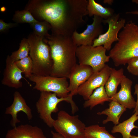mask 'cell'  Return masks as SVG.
<instances>
[{
    "label": "cell",
    "instance_id": "6da1fadb",
    "mask_svg": "<svg viewBox=\"0 0 138 138\" xmlns=\"http://www.w3.org/2000/svg\"><path fill=\"white\" fill-rule=\"evenodd\" d=\"M88 3L86 0H51L46 15L52 34L72 36L86 23L83 17L88 15Z\"/></svg>",
    "mask_w": 138,
    "mask_h": 138
},
{
    "label": "cell",
    "instance_id": "d6a6232c",
    "mask_svg": "<svg viewBox=\"0 0 138 138\" xmlns=\"http://www.w3.org/2000/svg\"><path fill=\"white\" fill-rule=\"evenodd\" d=\"M6 9V7L4 6H2L1 7L0 9V10L1 12H5Z\"/></svg>",
    "mask_w": 138,
    "mask_h": 138
},
{
    "label": "cell",
    "instance_id": "e0dca14e",
    "mask_svg": "<svg viewBox=\"0 0 138 138\" xmlns=\"http://www.w3.org/2000/svg\"><path fill=\"white\" fill-rule=\"evenodd\" d=\"M109 107L101 112L97 113L98 115H106L107 117L102 121L105 124L109 121L112 122L115 125L120 123L119 120L121 115L126 110V108L115 101H112L109 104Z\"/></svg>",
    "mask_w": 138,
    "mask_h": 138
},
{
    "label": "cell",
    "instance_id": "9a60e30c",
    "mask_svg": "<svg viewBox=\"0 0 138 138\" xmlns=\"http://www.w3.org/2000/svg\"><path fill=\"white\" fill-rule=\"evenodd\" d=\"M132 81L125 77L120 84L119 91L110 97L111 100L117 102L126 108H135L136 101L132 95Z\"/></svg>",
    "mask_w": 138,
    "mask_h": 138
},
{
    "label": "cell",
    "instance_id": "277c9868",
    "mask_svg": "<svg viewBox=\"0 0 138 138\" xmlns=\"http://www.w3.org/2000/svg\"><path fill=\"white\" fill-rule=\"evenodd\" d=\"M44 38L34 33L27 39L29 54L33 63V74L41 76H50L53 64L50 48Z\"/></svg>",
    "mask_w": 138,
    "mask_h": 138
},
{
    "label": "cell",
    "instance_id": "d4e9b609",
    "mask_svg": "<svg viewBox=\"0 0 138 138\" xmlns=\"http://www.w3.org/2000/svg\"><path fill=\"white\" fill-rule=\"evenodd\" d=\"M18 68L23 72L26 78H29L33 74V64L30 56L15 62Z\"/></svg>",
    "mask_w": 138,
    "mask_h": 138
},
{
    "label": "cell",
    "instance_id": "e575fe53",
    "mask_svg": "<svg viewBox=\"0 0 138 138\" xmlns=\"http://www.w3.org/2000/svg\"><path fill=\"white\" fill-rule=\"evenodd\" d=\"M137 129H138V126L137 127Z\"/></svg>",
    "mask_w": 138,
    "mask_h": 138
},
{
    "label": "cell",
    "instance_id": "7402d4cb",
    "mask_svg": "<svg viewBox=\"0 0 138 138\" xmlns=\"http://www.w3.org/2000/svg\"><path fill=\"white\" fill-rule=\"evenodd\" d=\"M85 138H116L106 130L105 127L98 124L86 127L85 132Z\"/></svg>",
    "mask_w": 138,
    "mask_h": 138
},
{
    "label": "cell",
    "instance_id": "5bb4252c",
    "mask_svg": "<svg viewBox=\"0 0 138 138\" xmlns=\"http://www.w3.org/2000/svg\"><path fill=\"white\" fill-rule=\"evenodd\" d=\"M14 100L12 104L6 109L5 113L10 115L12 117L10 124L13 128L16 126L17 123L20 121L17 118V114L20 111H22L26 115L28 119L30 120L33 116L31 110L27 105L25 100L18 91H15L14 94Z\"/></svg>",
    "mask_w": 138,
    "mask_h": 138
},
{
    "label": "cell",
    "instance_id": "4dcf8cb0",
    "mask_svg": "<svg viewBox=\"0 0 138 138\" xmlns=\"http://www.w3.org/2000/svg\"><path fill=\"white\" fill-rule=\"evenodd\" d=\"M126 14H131L136 15L138 16V10H136L130 12H128L126 13Z\"/></svg>",
    "mask_w": 138,
    "mask_h": 138
},
{
    "label": "cell",
    "instance_id": "603a6c76",
    "mask_svg": "<svg viewBox=\"0 0 138 138\" xmlns=\"http://www.w3.org/2000/svg\"><path fill=\"white\" fill-rule=\"evenodd\" d=\"M30 46L27 39L24 38L21 40L18 50L13 52L10 56L14 61L21 60L28 56Z\"/></svg>",
    "mask_w": 138,
    "mask_h": 138
},
{
    "label": "cell",
    "instance_id": "d6986e66",
    "mask_svg": "<svg viewBox=\"0 0 138 138\" xmlns=\"http://www.w3.org/2000/svg\"><path fill=\"white\" fill-rule=\"evenodd\" d=\"M138 120V110L129 118L115 125L112 128L111 132L113 133H121L122 138H131V131L135 128L137 129L138 126L134 124L135 122Z\"/></svg>",
    "mask_w": 138,
    "mask_h": 138
},
{
    "label": "cell",
    "instance_id": "ac0fdd59",
    "mask_svg": "<svg viewBox=\"0 0 138 138\" xmlns=\"http://www.w3.org/2000/svg\"><path fill=\"white\" fill-rule=\"evenodd\" d=\"M125 77L123 68L116 70L111 67L110 76L105 85V90L109 97H111L117 93L118 86Z\"/></svg>",
    "mask_w": 138,
    "mask_h": 138
},
{
    "label": "cell",
    "instance_id": "44dd1931",
    "mask_svg": "<svg viewBox=\"0 0 138 138\" xmlns=\"http://www.w3.org/2000/svg\"><path fill=\"white\" fill-rule=\"evenodd\" d=\"M87 8L88 15L90 17L96 16L106 20L114 14V10L112 8L104 7L94 0L88 1Z\"/></svg>",
    "mask_w": 138,
    "mask_h": 138
},
{
    "label": "cell",
    "instance_id": "30bf717a",
    "mask_svg": "<svg viewBox=\"0 0 138 138\" xmlns=\"http://www.w3.org/2000/svg\"><path fill=\"white\" fill-rule=\"evenodd\" d=\"M103 20L99 16H94L92 24L87 25L86 29L83 32L79 33L76 31L73 33L72 38L77 47L92 45L94 41L103 32Z\"/></svg>",
    "mask_w": 138,
    "mask_h": 138
},
{
    "label": "cell",
    "instance_id": "7a4b0ae2",
    "mask_svg": "<svg viewBox=\"0 0 138 138\" xmlns=\"http://www.w3.org/2000/svg\"><path fill=\"white\" fill-rule=\"evenodd\" d=\"M49 46L53 64L51 76L69 78L71 71L77 64V47L72 36L52 34L45 38Z\"/></svg>",
    "mask_w": 138,
    "mask_h": 138
},
{
    "label": "cell",
    "instance_id": "83f0119b",
    "mask_svg": "<svg viewBox=\"0 0 138 138\" xmlns=\"http://www.w3.org/2000/svg\"><path fill=\"white\" fill-rule=\"evenodd\" d=\"M15 25V24L12 23H6L2 20L0 19V32H4Z\"/></svg>",
    "mask_w": 138,
    "mask_h": 138
},
{
    "label": "cell",
    "instance_id": "f1b7e54d",
    "mask_svg": "<svg viewBox=\"0 0 138 138\" xmlns=\"http://www.w3.org/2000/svg\"><path fill=\"white\" fill-rule=\"evenodd\" d=\"M134 88V94L137 95V100L136 101V106L134 108L133 112H134L135 111L138 110V83L135 85Z\"/></svg>",
    "mask_w": 138,
    "mask_h": 138
},
{
    "label": "cell",
    "instance_id": "ba28073f",
    "mask_svg": "<svg viewBox=\"0 0 138 138\" xmlns=\"http://www.w3.org/2000/svg\"><path fill=\"white\" fill-rule=\"evenodd\" d=\"M51 76H38L32 74L29 79L35 85L33 89L41 91L55 93L59 98H70L68 90L69 85L67 79Z\"/></svg>",
    "mask_w": 138,
    "mask_h": 138
},
{
    "label": "cell",
    "instance_id": "9c48e42d",
    "mask_svg": "<svg viewBox=\"0 0 138 138\" xmlns=\"http://www.w3.org/2000/svg\"><path fill=\"white\" fill-rule=\"evenodd\" d=\"M119 14H114L109 18L103 20V23L108 24V29L105 33L99 35L94 41L93 46H102L106 50H111L112 44L118 41V32L124 27L125 23V19H119Z\"/></svg>",
    "mask_w": 138,
    "mask_h": 138
},
{
    "label": "cell",
    "instance_id": "52a82bcc",
    "mask_svg": "<svg viewBox=\"0 0 138 138\" xmlns=\"http://www.w3.org/2000/svg\"><path fill=\"white\" fill-rule=\"evenodd\" d=\"M106 51L102 46L82 45L77 47L76 56L79 64L89 66L96 73L102 70L109 61L110 58L106 55Z\"/></svg>",
    "mask_w": 138,
    "mask_h": 138
},
{
    "label": "cell",
    "instance_id": "cb8c5ba5",
    "mask_svg": "<svg viewBox=\"0 0 138 138\" xmlns=\"http://www.w3.org/2000/svg\"><path fill=\"white\" fill-rule=\"evenodd\" d=\"M30 25L35 34L45 38L50 35L48 33V31L51 29V27L50 24L47 22L38 21Z\"/></svg>",
    "mask_w": 138,
    "mask_h": 138
},
{
    "label": "cell",
    "instance_id": "484cf974",
    "mask_svg": "<svg viewBox=\"0 0 138 138\" xmlns=\"http://www.w3.org/2000/svg\"><path fill=\"white\" fill-rule=\"evenodd\" d=\"M13 20L17 23H26L30 24L38 21L33 16L31 12L26 9L15 12Z\"/></svg>",
    "mask_w": 138,
    "mask_h": 138
},
{
    "label": "cell",
    "instance_id": "7c38bea8",
    "mask_svg": "<svg viewBox=\"0 0 138 138\" xmlns=\"http://www.w3.org/2000/svg\"><path fill=\"white\" fill-rule=\"evenodd\" d=\"M94 73L90 66L77 64L72 69L69 78L68 90L69 97L73 99V96L77 94L79 87L86 81Z\"/></svg>",
    "mask_w": 138,
    "mask_h": 138
},
{
    "label": "cell",
    "instance_id": "ffe728a7",
    "mask_svg": "<svg viewBox=\"0 0 138 138\" xmlns=\"http://www.w3.org/2000/svg\"><path fill=\"white\" fill-rule=\"evenodd\" d=\"M106 92L104 86H101L95 89L89 97L88 99L85 101L83 104L85 108L89 107L92 109L96 106L103 104L106 101H111Z\"/></svg>",
    "mask_w": 138,
    "mask_h": 138
},
{
    "label": "cell",
    "instance_id": "8992f818",
    "mask_svg": "<svg viewBox=\"0 0 138 138\" xmlns=\"http://www.w3.org/2000/svg\"><path fill=\"white\" fill-rule=\"evenodd\" d=\"M78 115L71 116L63 110L58 113L53 127L64 138H85V124Z\"/></svg>",
    "mask_w": 138,
    "mask_h": 138
},
{
    "label": "cell",
    "instance_id": "f546056e",
    "mask_svg": "<svg viewBox=\"0 0 138 138\" xmlns=\"http://www.w3.org/2000/svg\"><path fill=\"white\" fill-rule=\"evenodd\" d=\"M51 133L52 135L51 138H64L61 135L57 132H54L52 131Z\"/></svg>",
    "mask_w": 138,
    "mask_h": 138
},
{
    "label": "cell",
    "instance_id": "8fae6325",
    "mask_svg": "<svg viewBox=\"0 0 138 138\" xmlns=\"http://www.w3.org/2000/svg\"><path fill=\"white\" fill-rule=\"evenodd\" d=\"M111 67L106 65L101 71L94 73L89 78L78 88V94L86 100H88L94 91L102 86H105L109 77Z\"/></svg>",
    "mask_w": 138,
    "mask_h": 138
},
{
    "label": "cell",
    "instance_id": "2e32d148",
    "mask_svg": "<svg viewBox=\"0 0 138 138\" xmlns=\"http://www.w3.org/2000/svg\"><path fill=\"white\" fill-rule=\"evenodd\" d=\"M5 138H47L42 129L37 126L21 124L8 130Z\"/></svg>",
    "mask_w": 138,
    "mask_h": 138
},
{
    "label": "cell",
    "instance_id": "5b68a950",
    "mask_svg": "<svg viewBox=\"0 0 138 138\" xmlns=\"http://www.w3.org/2000/svg\"><path fill=\"white\" fill-rule=\"evenodd\" d=\"M57 97L54 93L41 91L39 99L36 104V109L40 118L49 127H53L55 120L52 118L51 114L58 111L57 105L60 102L65 101L70 103L73 114L78 110L73 99Z\"/></svg>",
    "mask_w": 138,
    "mask_h": 138
},
{
    "label": "cell",
    "instance_id": "1f68e13d",
    "mask_svg": "<svg viewBox=\"0 0 138 138\" xmlns=\"http://www.w3.org/2000/svg\"><path fill=\"white\" fill-rule=\"evenodd\" d=\"M113 2V0H104L103 1L104 3L107 4L111 5H112Z\"/></svg>",
    "mask_w": 138,
    "mask_h": 138
},
{
    "label": "cell",
    "instance_id": "4fadbf2b",
    "mask_svg": "<svg viewBox=\"0 0 138 138\" xmlns=\"http://www.w3.org/2000/svg\"><path fill=\"white\" fill-rule=\"evenodd\" d=\"M22 73L23 72L17 66L15 62L8 55L6 60L2 84L15 89L21 88L22 85L21 80L22 78Z\"/></svg>",
    "mask_w": 138,
    "mask_h": 138
},
{
    "label": "cell",
    "instance_id": "836d02e7",
    "mask_svg": "<svg viewBox=\"0 0 138 138\" xmlns=\"http://www.w3.org/2000/svg\"><path fill=\"white\" fill-rule=\"evenodd\" d=\"M131 138H138V136H136L134 135H132Z\"/></svg>",
    "mask_w": 138,
    "mask_h": 138
},
{
    "label": "cell",
    "instance_id": "4316f807",
    "mask_svg": "<svg viewBox=\"0 0 138 138\" xmlns=\"http://www.w3.org/2000/svg\"><path fill=\"white\" fill-rule=\"evenodd\" d=\"M127 64L128 72L133 75L138 76V57L131 59Z\"/></svg>",
    "mask_w": 138,
    "mask_h": 138
},
{
    "label": "cell",
    "instance_id": "3957f363",
    "mask_svg": "<svg viewBox=\"0 0 138 138\" xmlns=\"http://www.w3.org/2000/svg\"><path fill=\"white\" fill-rule=\"evenodd\" d=\"M118 37L109 54L117 67L125 65L131 59L138 57V26L132 21L128 22Z\"/></svg>",
    "mask_w": 138,
    "mask_h": 138
}]
</instances>
